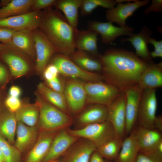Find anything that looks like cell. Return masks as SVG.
<instances>
[{"label": "cell", "instance_id": "obj_1", "mask_svg": "<svg viewBox=\"0 0 162 162\" xmlns=\"http://www.w3.org/2000/svg\"><path fill=\"white\" fill-rule=\"evenodd\" d=\"M99 59L104 80L123 92L138 85L150 63L133 52L113 48L107 50Z\"/></svg>", "mask_w": 162, "mask_h": 162}, {"label": "cell", "instance_id": "obj_47", "mask_svg": "<svg viewBox=\"0 0 162 162\" xmlns=\"http://www.w3.org/2000/svg\"><path fill=\"white\" fill-rule=\"evenodd\" d=\"M154 129L160 132L162 131V117L161 115L156 116L154 124Z\"/></svg>", "mask_w": 162, "mask_h": 162}, {"label": "cell", "instance_id": "obj_4", "mask_svg": "<svg viewBox=\"0 0 162 162\" xmlns=\"http://www.w3.org/2000/svg\"><path fill=\"white\" fill-rule=\"evenodd\" d=\"M68 132L73 136L90 141L97 148L117 136L113 126L107 120L88 124L80 129L69 130Z\"/></svg>", "mask_w": 162, "mask_h": 162}, {"label": "cell", "instance_id": "obj_52", "mask_svg": "<svg viewBox=\"0 0 162 162\" xmlns=\"http://www.w3.org/2000/svg\"><path fill=\"white\" fill-rule=\"evenodd\" d=\"M58 162H63L62 160H59Z\"/></svg>", "mask_w": 162, "mask_h": 162}, {"label": "cell", "instance_id": "obj_35", "mask_svg": "<svg viewBox=\"0 0 162 162\" xmlns=\"http://www.w3.org/2000/svg\"><path fill=\"white\" fill-rule=\"evenodd\" d=\"M0 149L5 162H20V152L0 134Z\"/></svg>", "mask_w": 162, "mask_h": 162}, {"label": "cell", "instance_id": "obj_8", "mask_svg": "<svg viewBox=\"0 0 162 162\" xmlns=\"http://www.w3.org/2000/svg\"><path fill=\"white\" fill-rule=\"evenodd\" d=\"M41 10L31 11L26 13L0 19V27L15 31H33L39 28Z\"/></svg>", "mask_w": 162, "mask_h": 162}, {"label": "cell", "instance_id": "obj_45", "mask_svg": "<svg viewBox=\"0 0 162 162\" xmlns=\"http://www.w3.org/2000/svg\"><path fill=\"white\" fill-rule=\"evenodd\" d=\"M8 77V74L5 67L0 62V84L5 82Z\"/></svg>", "mask_w": 162, "mask_h": 162}, {"label": "cell", "instance_id": "obj_40", "mask_svg": "<svg viewBox=\"0 0 162 162\" xmlns=\"http://www.w3.org/2000/svg\"><path fill=\"white\" fill-rule=\"evenodd\" d=\"M148 44L153 45L154 50L150 52L151 58L162 57V40L157 41L155 39L150 37L148 40Z\"/></svg>", "mask_w": 162, "mask_h": 162}, {"label": "cell", "instance_id": "obj_13", "mask_svg": "<svg viewBox=\"0 0 162 162\" xmlns=\"http://www.w3.org/2000/svg\"><path fill=\"white\" fill-rule=\"evenodd\" d=\"M149 2L148 0H136L133 2H128L126 4L117 3L115 7L106 11V19L108 22L116 23L120 26H125L127 25V19L132 16L137 10L147 5Z\"/></svg>", "mask_w": 162, "mask_h": 162}, {"label": "cell", "instance_id": "obj_48", "mask_svg": "<svg viewBox=\"0 0 162 162\" xmlns=\"http://www.w3.org/2000/svg\"><path fill=\"white\" fill-rule=\"evenodd\" d=\"M10 50H13L8 45L2 43H0V51Z\"/></svg>", "mask_w": 162, "mask_h": 162}, {"label": "cell", "instance_id": "obj_51", "mask_svg": "<svg viewBox=\"0 0 162 162\" xmlns=\"http://www.w3.org/2000/svg\"><path fill=\"white\" fill-rule=\"evenodd\" d=\"M0 162H4L0 158Z\"/></svg>", "mask_w": 162, "mask_h": 162}, {"label": "cell", "instance_id": "obj_6", "mask_svg": "<svg viewBox=\"0 0 162 162\" xmlns=\"http://www.w3.org/2000/svg\"><path fill=\"white\" fill-rule=\"evenodd\" d=\"M52 63L57 67L59 73L66 76L78 78L88 82H100L104 80L101 75L83 70L68 56L58 53L53 58Z\"/></svg>", "mask_w": 162, "mask_h": 162}, {"label": "cell", "instance_id": "obj_31", "mask_svg": "<svg viewBox=\"0 0 162 162\" xmlns=\"http://www.w3.org/2000/svg\"><path fill=\"white\" fill-rule=\"evenodd\" d=\"M139 152L136 141L130 135L123 140L122 148L116 162H134Z\"/></svg>", "mask_w": 162, "mask_h": 162}, {"label": "cell", "instance_id": "obj_11", "mask_svg": "<svg viewBox=\"0 0 162 162\" xmlns=\"http://www.w3.org/2000/svg\"><path fill=\"white\" fill-rule=\"evenodd\" d=\"M126 97L124 92L107 106V120L113 126L116 136L123 138L125 134Z\"/></svg>", "mask_w": 162, "mask_h": 162}, {"label": "cell", "instance_id": "obj_25", "mask_svg": "<svg viewBox=\"0 0 162 162\" xmlns=\"http://www.w3.org/2000/svg\"><path fill=\"white\" fill-rule=\"evenodd\" d=\"M82 0H56L54 6L61 11L69 24L77 29L79 21V9Z\"/></svg>", "mask_w": 162, "mask_h": 162}, {"label": "cell", "instance_id": "obj_24", "mask_svg": "<svg viewBox=\"0 0 162 162\" xmlns=\"http://www.w3.org/2000/svg\"><path fill=\"white\" fill-rule=\"evenodd\" d=\"M33 31H15L12 38V44L22 54L36 59V55Z\"/></svg>", "mask_w": 162, "mask_h": 162}, {"label": "cell", "instance_id": "obj_41", "mask_svg": "<svg viewBox=\"0 0 162 162\" xmlns=\"http://www.w3.org/2000/svg\"><path fill=\"white\" fill-rule=\"evenodd\" d=\"M134 162H162V157L139 152Z\"/></svg>", "mask_w": 162, "mask_h": 162}, {"label": "cell", "instance_id": "obj_38", "mask_svg": "<svg viewBox=\"0 0 162 162\" xmlns=\"http://www.w3.org/2000/svg\"><path fill=\"white\" fill-rule=\"evenodd\" d=\"M56 0H35L32 4L31 11L41 10L52 7Z\"/></svg>", "mask_w": 162, "mask_h": 162}, {"label": "cell", "instance_id": "obj_30", "mask_svg": "<svg viewBox=\"0 0 162 162\" xmlns=\"http://www.w3.org/2000/svg\"><path fill=\"white\" fill-rule=\"evenodd\" d=\"M17 123L14 113L6 112L0 116V134L10 143L15 142Z\"/></svg>", "mask_w": 162, "mask_h": 162}, {"label": "cell", "instance_id": "obj_14", "mask_svg": "<svg viewBox=\"0 0 162 162\" xmlns=\"http://www.w3.org/2000/svg\"><path fill=\"white\" fill-rule=\"evenodd\" d=\"M142 90L137 85L124 92L125 104V134H130L137 121L139 104Z\"/></svg>", "mask_w": 162, "mask_h": 162}, {"label": "cell", "instance_id": "obj_26", "mask_svg": "<svg viewBox=\"0 0 162 162\" xmlns=\"http://www.w3.org/2000/svg\"><path fill=\"white\" fill-rule=\"evenodd\" d=\"M69 56L75 64L85 70L92 72L101 71L102 66L99 59L86 52L76 50Z\"/></svg>", "mask_w": 162, "mask_h": 162}, {"label": "cell", "instance_id": "obj_50", "mask_svg": "<svg viewBox=\"0 0 162 162\" xmlns=\"http://www.w3.org/2000/svg\"><path fill=\"white\" fill-rule=\"evenodd\" d=\"M58 161L59 160L57 159L51 160L49 162H58Z\"/></svg>", "mask_w": 162, "mask_h": 162}, {"label": "cell", "instance_id": "obj_44", "mask_svg": "<svg viewBox=\"0 0 162 162\" xmlns=\"http://www.w3.org/2000/svg\"><path fill=\"white\" fill-rule=\"evenodd\" d=\"M21 94L20 88L16 86H12L9 90V96L19 98Z\"/></svg>", "mask_w": 162, "mask_h": 162}, {"label": "cell", "instance_id": "obj_39", "mask_svg": "<svg viewBox=\"0 0 162 162\" xmlns=\"http://www.w3.org/2000/svg\"><path fill=\"white\" fill-rule=\"evenodd\" d=\"M43 73L44 78L47 81L58 77L59 72L57 67L51 63L47 65Z\"/></svg>", "mask_w": 162, "mask_h": 162}, {"label": "cell", "instance_id": "obj_15", "mask_svg": "<svg viewBox=\"0 0 162 162\" xmlns=\"http://www.w3.org/2000/svg\"><path fill=\"white\" fill-rule=\"evenodd\" d=\"M161 132L154 129H149L139 125L133 128L129 135L137 142L139 152H147L162 141Z\"/></svg>", "mask_w": 162, "mask_h": 162}, {"label": "cell", "instance_id": "obj_42", "mask_svg": "<svg viewBox=\"0 0 162 162\" xmlns=\"http://www.w3.org/2000/svg\"><path fill=\"white\" fill-rule=\"evenodd\" d=\"M46 82L48 86L50 88L57 92L63 93L65 83L61 81L58 77L52 80Z\"/></svg>", "mask_w": 162, "mask_h": 162}, {"label": "cell", "instance_id": "obj_36", "mask_svg": "<svg viewBox=\"0 0 162 162\" xmlns=\"http://www.w3.org/2000/svg\"><path fill=\"white\" fill-rule=\"evenodd\" d=\"M15 31L6 28L0 27V42L10 46L14 51L21 54L14 46L12 38Z\"/></svg>", "mask_w": 162, "mask_h": 162}, {"label": "cell", "instance_id": "obj_10", "mask_svg": "<svg viewBox=\"0 0 162 162\" xmlns=\"http://www.w3.org/2000/svg\"><path fill=\"white\" fill-rule=\"evenodd\" d=\"M63 94L68 107L76 113L83 109L87 101L84 83L75 79L67 80Z\"/></svg>", "mask_w": 162, "mask_h": 162}, {"label": "cell", "instance_id": "obj_18", "mask_svg": "<svg viewBox=\"0 0 162 162\" xmlns=\"http://www.w3.org/2000/svg\"><path fill=\"white\" fill-rule=\"evenodd\" d=\"M64 154L63 162H89L91 156L97 150L95 145L85 139L77 142Z\"/></svg>", "mask_w": 162, "mask_h": 162}, {"label": "cell", "instance_id": "obj_12", "mask_svg": "<svg viewBox=\"0 0 162 162\" xmlns=\"http://www.w3.org/2000/svg\"><path fill=\"white\" fill-rule=\"evenodd\" d=\"M112 23L108 21L102 22L94 20L88 22V28L100 34L102 42L105 44L112 43L118 36L124 35L130 36L134 34L133 28L127 25L117 27Z\"/></svg>", "mask_w": 162, "mask_h": 162}, {"label": "cell", "instance_id": "obj_22", "mask_svg": "<svg viewBox=\"0 0 162 162\" xmlns=\"http://www.w3.org/2000/svg\"><path fill=\"white\" fill-rule=\"evenodd\" d=\"M15 147L21 153L34 145L38 138L37 128L17 122Z\"/></svg>", "mask_w": 162, "mask_h": 162}, {"label": "cell", "instance_id": "obj_16", "mask_svg": "<svg viewBox=\"0 0 162 162\" xmlns=\"http://www.w3.org/2000/svg\"><path fill=\"white\" fill-rule=\"evenodd\" d=\"M79 137L70 134L63 130L56 135L49 151L42 162H49L64 154L77 141Z\"/></svg>", "mask_w": 162, "mask_h": 162}, {"label": "cell", "instance_id": "obj_43", "mask_svg": "<svg viewBox=\"0 0 162 162\" xmlns=\"http://www.w3.org/2000/svg\"><path fill=\"white\" fill-rule=\"evenodd\" d=\"M162 11V0H152L151 4L146 8L144 14L147 15L151 12H160Z\"/></svg>", "mask_w": 162, "mask_h": 162}, {"label": "cell", "instance_id": "obj_17", "mask_svg": "<svg viewBox=\"0 0 162 162\" xmlns=\"http://www.w3.org/2000/svg\"><path fill=\"white\" fill-rule=\"evenodd\" d=\"M56 131H42L26 156L25 162H42L47 154Z\"/></svg>", "mask_w": 162, "mask_h": 162}, {"label": "cell", "instance_id": "obj_37", "mask_svg": "<svg viewBox=\"0 0 162 162\" xmlns=\"http://www.w3.org/2000/svg\"><path fill=\"white\" fill-rule=\"evenodd\" d=\"M5 104L9 111L15 113L21 107L22 103L19 98L9 96L6 99Z\"/></svg>", "mask_w": 162, "mask_h": 162}, {"label": "cell", "instance_id": "obj_27", "mask_svg": "<svg viewBox=\"0 0 162 162\" xmlns=\"http://www.w3.org/2000/svg\"><path fill=\"white\" fill-rule=\"evenodd\" d=\"M107 106L103 105L93 104L79 116L78 121L82 124H88L101 122L107 121Z\"/></svg>", "mask_w": 162, "mask_h": 162}, {"label": "cell", "instance_id": "obj_20", "mask_svg": "<svg viewBox=\"0 0 162 162\" xmlns=\"http://www.w3.org/2000/svg\"><path fill=\"white\" fill-rule=\"evenodd\" d=\"M152 31L147 26H144L140 32L133 34L128 38H124L122 42H130L135 49V54L139 57L148 62H152L150 52L147 44L151 37Z\"/></svg>", "mask_w": 162, "mask_h": 162}, {"label": "cell", "instance_id": "obj_28", "mask_svg": "<svg viewBox=\"0 0 162 162\" xmlns=\"http://www.w3.org/2000/svg\"><path fill=\"white\" fill-rule=\"evenodd\" d=\"M37 93L43 98L67 114L68 108L63 93L55 91L42 82L37 86Z\"/></svg>", "mask_w": 162, "mask_h": 162}, {"label": "cell", "instance_id": "obj_21", "mask_svg": "<svg viewBox=\"0 0 162 162\" xmlns=\"http://www.w3.org/2000/svg\"><path fill=\"white\" fill-rule=\"evenodd\" d=\"M137 85L142 90L155 89L162 86V62H152L141 75Z\"/></svg>", "mask_w": 162, "mask_h": 162}, {"label": "cell", "instance_id": "obj_7", "mask_svg": "<svg viewBox=\"0 0 162 162\" xmlns=\"http://www.w3.org/2000/svg\"><path fill=\"white\" fill-rule=\"evenodd\" d=\"M157 107L156 89L142 90L137 119L139 125L154 129Z\"/></svg>", "mask_w": 162, "mask_h": 162}, {"label": "cell", "instance_id": "obj_2", "mask_svg": "<svg viewBox=\"0 0 162 162\" xmlns=\"http://www.w3.org/2000/svg\"><path fill=\"white\" fill-rule=\"evenodd\" d=\"M39 28L58 53L69 56L76 50L75 38L78 29L71 26L59 10L52 7L42 11Z\"/></svg>", "mask_w": 162, "mask_h": 162}, {"label": "cell", "instance_id": "obj_33", "mask_svg": "<svg viewBox=\"0 0 162 162\" xmlns=\"http://www.w3.org/2000/svg\"><path fill=\"white\" fill-rule=\"evenodd\" d=\"M123 140V139L116 136L97 148V151L105 159L115 160L120 151Z\"/></svg>", "mask_w": 162, "mask_h": 162}, {"label": "cell", "instance_id": "obj_29", "mask_svg": "<svg viewBox=\"0 0 162 162\" xmlns=\"http://www.w3.org/2000/svg\"><path fill=\"white\" fill-rule=\"evenodd\" d=\"M35 0H11L0 8V19L23 14L31 11Z\"/></svg>", "mask_w": 162, "mask_h": 162}, {"label": "cell", "instance_id": "obj_5", "mask_svg": "<svg viewBox=\"0 0 162 162\" xmlns=\"http://www.w3.org/2000/svg\"><path fill=\"white\" fill-rule=\"evenodd\" d=\"M87 101L107 106L121 94L116 87L103 82H87L84 83Z\"/></svg>", "mask_w": 162, "mask_h": 162}, {"label": "cell", "instance_id": "obj_32", "mask_svg": "<svg viewBox=\"0 0 162 162\" xmlns=\"http://www.w3.org/2000/svg\"><path fill=\"white\" fill-rule=\"evenodd\" d=\"M17 122L30 127L35 126L38 120L39 109L35 104L22 105L15 113Z\"/></svg>", "mask_w": 162, "mask_h": 162}, {"label": "cell", "instance_id": "obj_23", "mask_svg": "<svg viewBox=\"0 0 162 162\" xmlns=\"http://www.w3.org/2000/svg\"><path fill=\"white\" fill-rule=\"evenodd\" d=\"M18 54L11 50L0 51V57L8 65L11 74L15 77L25 75L29 69L28 63Z\"/></svg>", "mask_w": 162, "mask_h": 162}, {"label": "cell", "instance_id": "obj_34", "mask_svg": "<svg viewBox=\"0 0 162 162\" xmlns=\"http://www.w3.org/2000/svg\"><path fill=\"white\" fill-rule=\"evenodd\" d=\"M117 4L116 0H82L80 8L81 14L82 16L88 15L98 7L111 9Z\"/></svg>", "mask_w": 162, "mask_h": 162}, {"label": "cell", "instance_id": "obj_19", "mask_svg": "<svg viewBox=\"0 0 162 162\" xmlns=\"http://www.w3.org/2000/svg\"><path fill=\"white\" fill-rule=\"evenodd\" d=\"M98 35L96 32L89 28L81 30L78 29L75 38L76 50L86 52L99 59L101 55L99 53L97 46Z\"/></svg>", "mask_w": 162, "mask_h": 162}, {"label": "cell", "instance_id": "obj_46", "mask_svg": "<svg viewBox=\"0 0 162 162\" xmlns=\"http://www.w3.org/2000/svg\"><path fill=\"white\" fill-rule=\"evenodd\" d=\"M89 162H109L103 158L96 150L92 154Z\"/></svg>", "mask_w": 162, "mask_h": 162}, {"label": "cell", "instance_id": "obj_49", "mask_svg": "<svg viewBox=\"0 0 162 162\" xmlns=\"http://www.w3.org/2000/svg\"><path fill=\"white\" fill-rule=\"evenodd\" d=\"M0 158L3 161L5 162L4 158L2 152L0 149Z\"/></svg>", "mask_w": 162, "mask_h": 162}, {"label": "cell", "instance_id": "obj_9", "mask_svg": "<svg viewBox=\"0 0 162 162\" xmlns=\"http://www.w3.org/2000/svg\"><path fill=\"white\" fill-rule=\"evenodd\" d=\"M35 49L36 69L39 73H43L52 56L56 51L44 34L39 28L33 30Z\"/></svg>", "mask_w": 162, "mask_h": 162}, {"label": "cell", "instance_id": "obj_3", "mask_svg": "<svg viewBox=\"0 0 162 162\" xmlns=\"http://www.w3.org/2000/svg\"><path fill=\"white\" fill-rule=\"evenodd\" d=\"M35 104L39 110L38 123L42 131H56L69 126L71 122L67 114L43 98L37 93Z\"/></svg>", "mask_w": 162, "mask_h": 162}]
</instances>
